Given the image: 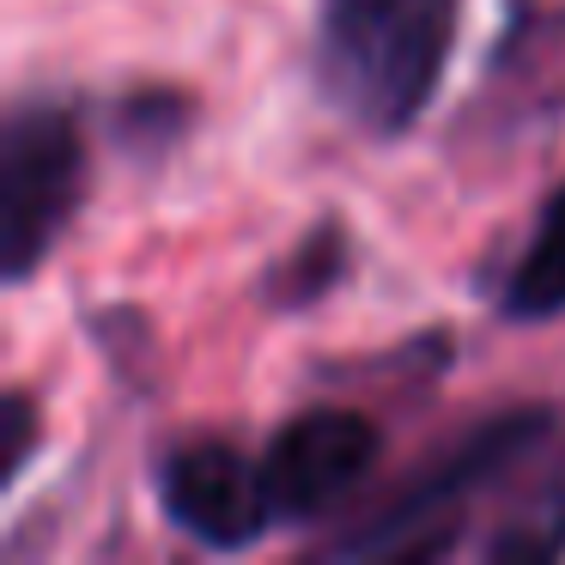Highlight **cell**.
I'll return each mask as SVG.
<instances>
[{"label": "cell", "mask_w": 565, "mask_h": 565, "mask_svg": "<svg viewBox=\"0 0 565 565\" xmlns=\"http://www.w3.org/2000/svg\"><path fill=\"white\" fill-rule=\"evenodd\" d=\"M492 86L511 92L523 116L565 110V0L523 7L492 50Z\"/></svg>", "instance_id": "obj_6"}, {"label": "cell", "mask_w": 565, "mask_h": 565, "mask_svg": "<svg viewBox=\"0 0 565 565\" xmlns=\"http://www.w3.org/2000/svg\"><path fill=\"white\" fill-rule=\"evenodd\" d=\"M152 492L164 523L207 553H249L268 541V529H280L262 456H244L232 438L171 444L152 468Z\"/></svg>", "instance_id": "obj_4"}, {"label": "cell", "mask_w": 565, "mask_h": 565, "mask_svg": "<svg viewBox=\"0 0 565 565\" xmlns=\"http://www.w3.org/2000/svg\"><path fill=\"white\" fill-rule=\"evenodd\" d=\"M547 407H504L468 426L456 444H444L431 462H419L414 480L377 499L347 535L329 541L334 559H431L450 547L456 511L475 499L480 487L516 468L541 438H547Z\"/></svg>", "instance_id": "obj_2"}, {"label": "cell", "mask_w": 565, "mask_h": 565, "mask_svg": "<svg viewBox=\"0 0 565 565\" xmlns=\"http://www.w3.org/2000/svg\"><path fill=\"white\" fill-rule=\"evenodd\" d=\"M0 431H7V444H0V480L13 487V480L31 468V450H38V438H43L38 402H31L25 390H13L7 402H0Z\"/></svg>", "instance_id": "obj_10"}, {"label": "cell", "mask_w": 565, "mask_h": 565, "mask_svg": "<svg viewBox=\"0 0 565 565\" xmlns=\"http://www.w3.org/2000/svg\"><path fill=\"white\" fill-rule=\"evenodd\" d=\"M377 456H383V431L353 407H310V414L286 419L262 450L274 516L280 523L329 516L377 468Z\"/></svg>", "instance_id": "obj_5"}, {"label": "cell", "mask_w": 565, "mask_h": 565, "mask_svg": "<svg viewBox=\"0 0 565 565\" xmlns=\"http://www.w3.org/2000/svg\"><path fill=\"white\" fill-rule=\"evenodd\" d=\"M462 0H317V92L377 140L431 110L456 55Z\"/></svg>", "instance_id": "obj_1"}, {"label": "cell", "mask_w": 565, "mask_h": 565, "mask_svg": "<svg viewBox=\"0 0 565 565\" xmlns=\"http://www.w3.org/2000/svg\"><path fill=\"white\" fill-rule=\"evenodd\" d=\"M353 262V237L341 220H317V232H305L268 274H262V305L268 310H310L347 280Z\"/></svg>", "instance_id": "obj_8"}, {"label": "cell", "mask_w": 565, "mask_h": 565, "mask_svg": "<svg viewBox=\"0 0 565 565\" xmlns=\"http://www.w3.org/2000/svg\"><path fill=\"white\" fill-rule=\"evenodd\" d=\"M499 317L504 322H553L565 317V183L535 207L516 262L499 280Z\"/></svg>", "instance_id": "obj_7"}, {"label": "cell", "mask_w": 565, "mask_h": 565, "mask_svg": "<svg viewBox=\"0 0 565 565\" xmlns=\"http://www.w3.org/2000/svg\"><path fill=\"white\" fill-rule=\"evenodd\" d=\"M86 128L74 104L25 92L0 122V274L25 286L62 249L79 201H86Z\"/></svg>", "instance_id": "obj_3"}, {"label": "cell", "mask_w": 565, "mask_h": 565, "mask_svg": "<svg viewBox=\"0 0 565 565\" xmlns=\"http://www.w3.org/2000/svg\"><path fill=\"white\" fill-rule=\"evenodd\" d=\"M189 116H195V110H189L183 92L140 86V92H128V98L110 104V140L128 152V159L152 164V159H164V152L189 135Z\"/></svg>", "instance_id": "obj_9"}]
</instances>
